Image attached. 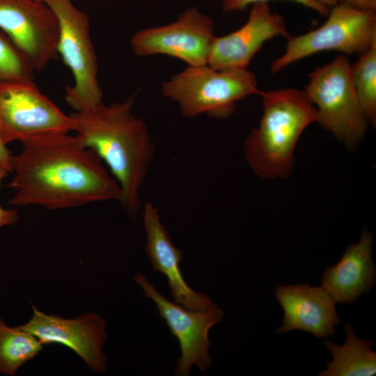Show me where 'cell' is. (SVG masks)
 I'll list each match as a JSON object with an SVG mask.
<instances>
[{"label": "cell", "instance_id": "1", "mask_svg": "<svg viewBox=\"0 0 376 376\" xmlns=\"http://www.w3.org/2000/svg\"><path fill=\"white\" fill-rule=\"evenodd\" d=\"M10 159L13 177L8 187L13 206L61 210L121 198L119 184L91 148L69 133L22 142Z\"/></svg>", "mask_w": 376, "mask_h": 376}, {"label": "cell", "instance_id": "2", "mask_svg": "<svg viewBox=\"0 0 376 376\" xmlns=\"http://www.w3.org/2000/svg\"><path fill=\"white\" fill-rule=\"evenodd\" d=\"M134 100L133 95L110 105L102 102L70 114L77 138L97 154L119 184L120 203L131 218L140 210L141 189L155 152L146 123L133 113Z\"/></svg>", "mask_w": 376, "mask_h": 376}, {"label": "cell", "instance_id": "3", "mask_svg": "<svg viewBox=\"0 0 376 376\" xmlns=\"http://www.w3.org/2000/svg\"><path fill=\"white\" fill-rule=\"evenodd\" d=\"M263 115L244 145L246 161L258 176L273 179L290 175L297 141L317 111L305 91L294 88L260 91Z\"/></svg>", "mask_w": 376, "mask_h": 376}, {"label": "cell", "instance_id": "4", "mask_svg": "<svg viewBox=\"0 0 376 376\" xmlns=\"http://www.w3.org/2000/svg\"><path fill=\"white\" fill-rule=\"evenodd\" d=\"M163 95L176 102L182 116L202 114L224 119L237 102L259 95L256 76L247 69H214L208 65L187 66L162 84Z\"/></svg>", "mask_w": 376, "mask_h": 376}, {"label": "cell", "instance_id": "5", "mask_svg": "<svg viewBox=\"0 0 376 376\" xmlns=\"http://www.w3.org/2000/svg\"><path fill=\"white\" fill-rule=\"evenodd\" d=\"M352 65L344 55L315 69L305 92L315 106L318 120L348 149H354L366 134L365 116L352 80Z\"/></svg>", "mask_w": 376, "mask_h": 376}, {"label": "cell", "instance_id": "6", "mask_svg": "<svg viewBox=\"0 0 376 376\" xmlns=\"http://www.w3.org/2000/svg\"><path fill=\"white\" fill-rule=\"evenodd\" d=\"M54 11L58 23L57 52L71 70L74 84L66 86L65 99L75 111L102 102L97 56L90 37L89 19L71 0H42Z\"/></svg>", "mask_w": 376, "mask_h": 376}, {"label": "cell", "instance_id": "7", "mask_svg": "<svg viewBox=\"0 0 376 376\" xmlns=\"http://www.w3.org/2000/svg\"><path fill=\"white\" fill-rule=\"evenodd\" d=\"M327 17L318 28L287 38L284 53L271 65L272 74L320 52L335 50L360 56L376 44V12L338 3L329 8Z\"/></svg>", "mask_w": 376, "mask_h": 376}, {"label": "cell", "instance_id": "8", "mask_svg": "<svg viewBox=\"0 0 376 376\" xmlns=\"http://www.w3.org/2000/svg\"><path fill=\"white\" fill-rule=\"evenodd\" d=\"M75 122L42 94L34 81L0 91V139L4 145L74 131Z\"/></svg>", "mask_w": 376, "mask_h": 376}, {"label": "cell", "instance_id": "9", "mask_svg": "<svg viewBox=\"0 0 376 376\" xmlns=\"http://www.w3.org/2000/svg\"><path fill=\"white\" fill-rule=\"evenodd\" d=\"M134 281L155 304L171 334L179 342L181 354L175 375L188 376L193 365L202 372L209 368L212 363L209 331L222 320L223 310L217 306L203 311L188 310L165 298L141 272Z\"/></svg>", "mask_w": 376, "mask_h": 376}, {"label": "cell", "instance_id": "10", "mask_svg": "<svg viewBox=\"0 0 376 376\" xmlns=\"http://www.w3.org/2000/svg\"><path fill=\"white\" fill-rule=\"evenodd\" d=\"M214 31L213 20L191 7L170 24L136 32L130 45L139 56L167 55L183 61L188 66H201L207 65Z\"/></svg>", "mask_w": 376, "mask_h": 376}, {"label": "cell", "instance_id": "11", "mask_svg": "<svg viewBox=\"0 0 376 376\" xmlns=\"http://www.w3.org/2000/svg\"><path fill=\"white\" fill-rule=\"evenodd\" d=\"M0 30L26 56L35 71L58 58V23L54 11L36 0H0Z\"/></svg>", "mask_w": 376, "mask_h": 376}, {"label": "cell", "instance_id": "12", "mask_svg": "<svg viewBox=\"0 0 376 376\" xmlns=\"http://www.w3.org/2000/svg\"><path fill=\"white\" fill-rule=\"evenodd\" d=\"M33 315L21 329L36 336L44 345L60 343L72 350L94 373L106 370L107 357L103 346L107 340L106 321L88 313L67 319L47 315L33 306Z\"/></svg>", "mask_w": 376, "mask_h": 376}, {"label": "cell", "instance_id": "13", "mask_svg": "<svg viewBox=\"0 0 376 376\" xmlns=\"http://www.w3.org/2000/svg\"><path fill=\"white\" fill-rule=\"evenodd\" d=\"M290 36L284 18L273 13L268 2L254 3L240 28L225 36H214L207 65L218 70L247 69L266 42Z\"/></svg>", "mask_w": 376, "mask_h": 376}, {"label": "cell", "instance_id": "14", "mask_svg": "<svg viewBox=\"0 0 376 376\" xmlns=\"http://www.w3.org/2000/svg\"><path fill=\"white\" fill-rule=\"evenodd\" d=\"M143 221L146 233V253L153 269L166 277L173 302L191 311L217 306L207 295L196 292L185 281L180 269L182 251L172 242L161 222L158 209L150 203L144 205Z\"/></svg>", "mask_w": 376, "mask_h": 376}, {"label": "cell", "instance_id": "15", "mask_svg": "<svg viewBox=\"0 0 376 376\" xmlns=\"http://www.w3.org/2000/svg\"><path fill=\"white\" fill-rule=\"evenodd\" d=\"M274 295L284 311L278 334L301 330L318 338L336 334L335 326L340 322L336 301L322 285H278Z\"/></svg>", "mask_w": 376, "mask_h": 376}, {"label": "cell", "instance_id": "16", "mask_svg": "<svg viewBox=\"0 0 376 376\" xmlns=\"http://www.w3.org/2000/svg\"><path fill=\"white\" fill-rule=\"evenodd\" d=\"M373 242L372 233L363 228L359 242L348 246L340 260L324 270L322 286L336 302L353 303L375 285Z\"/></svg>", "mask_w": 376, "mask_h": 376}, {"label": "cell", "instance_id": "17", "mask_svg": "<svg viewBox=\"0 0 376 376\" xmlns=\"http://www.w3.org/2000/svg\"><path fill=\"white\" fill-rule=\"evenodd\" d=\"M346 339L338 345L327 340L324 346L331 354L333 360L320 372L322 376H371L376 373V353L371 350L373 343L358 338L350 323L345 326Z\"/></svg>", "mask_w": 376, "mask_h": 376}, {"label": "cell", "instance_id": "18", "mask_svg": "<svg viewBox=\"0 0 376 376\" xmlns=\"http://www.w3.org/2000/svg\"><path fill=\"white\" fill-rule=\"evenodd\" d=\"M42 345L33 334L18 327H10L0 319V374L13 376L38 354Z\"/></svg>", "mask_w": 376, "mask_h": 376}, {"label": "cell", "instance_id": "19", "mask_svg": "<svg viewBox=\"0 0 376 376\" xmlns=\"http://www.w3.org/2000/svg\"><path fill=\"white\" fill-rule=\"evenodd\" d=\"M353 86L368 123H376V44L352 65Z\"/></svg>", "mask_w": 376, "mask_h": 376}, {"label": "cell", "instance_id": "20", "mask_svg": "<svg viewBox=\"0 0 376 376\" xmlns=\"http://www.w3.org/2000/svg\"><path fill=\"white\" fill-rule=\"evenodd\" d=\"M34 71L26 56L0 30V91L11 86L33 82Z\"/></svg>", "mask_w": 376, "mask_h": 376}, {"label": "cell", "instance_id": "21", "mask_svg": "<svg viewBox=\"0 0 376 376\" xmlns=\"http://www.w3.org/2000/svg\"><path fill=\"white\" fill-rule=\"evenodd\" d=\"M270 0H221L223 11L230 13L242 10L249 6L260 2H268ZM308 8L323 16L328 15L329 8L320 4L314 0H289Z\"/></svg>", "mask_w": 376, "mask_h": 376}, {"label": "cell", "instance_id": "22", "mask_svg": "<svg viewBox=\"0 0 376 376\" xmlns=\"http://www.w3.org/2000/svg\"><path fill=\"white\" fill-rule=\"evenodd\" d=\"M8 171L0 168V186L2 180L6 177ZM19 218L18 212L15 210L5 209L0 205V229L6 226L15 224Z\"/></svg>", "mask_w": 376, "mask_h": 376}, {"label": "cell", "instance_id": "23", "mask_svg": "<svg viewBox=\"0 0 376 376\" xmlns=\"http://www.w3.org/2000/svg\"><path fill=\"white\" fill-rule=\"evenodd\" d=\"M338 3L362 10L376 12V0H338Z\"/></svg>", "mask_w": 376, "mask_h": 376}, {"label": "cell", "instance_id": "24", "mask_svg": "<svg viewBox=\"0 0 376 376\" xmlns=\"http://www.w3.org/2000/svg\"><path fill=\"white\" fill-rule=\"evenodd\" d=\"M12 155L0 139V168H3L9 172H11L10 159Z\"/></svg>", "mask_w": 376, "mask_h": 376}, {"label": "cell", "instance_id": "25", "mask_svg": "<svg viewBox=\"0 0 376 376\" xmlns=\"http://www.w3.org/2000/svg\"><path fill=\"white\" fill-rule=\"evenodd\" d=\"M320 4L330 8L338 3V0H314Z\"/></svg>", "mask_w": 376, "mask_h": 376}, {"label": "cell", "instance_id": "26", "mask_svg": "<svg viewBox=\"0 0 376 376\" xmlns=\"http://www.w3.org/2000/svg\"><path fill=\"white\" fill-rule=\"evenodd\" d=\"M36 1H42V0H36Z\"/></svg>", "mask_w": 376, "mask_h": 376}]
</instances>
